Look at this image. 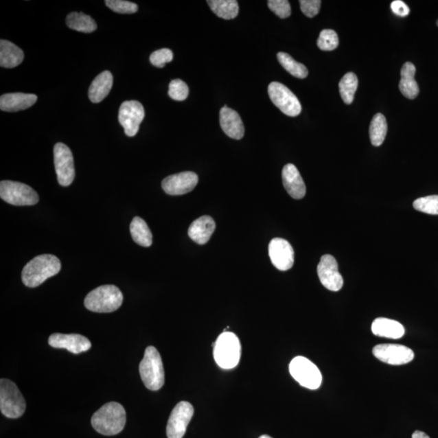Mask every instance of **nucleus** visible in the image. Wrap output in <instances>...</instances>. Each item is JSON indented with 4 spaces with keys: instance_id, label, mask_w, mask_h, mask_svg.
<instances>
[{
    "instance_id": "1",
    "label": "nucleus",
    "mask_w": 438,
    "mask_h": 438,
    "mask_svg": "<svg viewBox=\"0 0 438 438\" xmlns=\"http://www.w3.org/2000/svg\"><path fill=\"white\" fill-rule=\"evenodd\" d=\"M61 270L60 259L51 254L36 257L22 270L21 279L26 287L37 288Z\"/></svg>"
},
{
    "instance_id": "2",
    "label": "nucleus",
    "mask_w": 438,
    "mask_h": 438,
    "mask_svg": "<svg viewBox=\"0 0 438 438\" xmlns=\"http://www.w3.org/2000/svg\"><path fill=\"white\" fill-rule=\"evenodd\" d=\"M91 424L100 435H116L124 430L126 424V412L122 404L111 402L93 415Z\"/></svg>"
},
{
    "instance_id": "3",
    "label": "nucleus",
    "mask_w": 438,
    "mask_h": 438,
    "mask_svg": "<svg viewBox=\"0 0 438 438\" xmlns=\"http://www.w3.org/2000/svg\"><path fill=\"white\" fill-rule=\"evenodd\" d=\"M123 294L114 285L100 286L89 292L84 299V306L95 312H113L118 310L123 303Z\"/></svg>"
},
{
    "instance_id": "4",
    "label": "nucleus",
    "mask_w": 438,
    "mask_h": 438,
    "mask_svg": "<svg viewBox=\"0 0 438 438\" xmlns=\"http://www.w3.org/2000/svg\"><path fill=\"white\" fill-rule=\"evenodd\" d=\"M139 372L143 383L149 390L156 391L163 387L165 373L163 360L154 347L146 348L139 365Z\"/></svg>"
},
{
    "instance_id": "5",
    "label": "nucleus",
    "mask_w": 438,
    "mask_h": 438,
    "mask_svg": "<svg viewBox=\"0 0 438 438\" xmlns=\"http://www.w3.org/2000/svg\"><path fill=\"white\" fill-rule=\"evenodd\" d=\"M214 357L219 367L231 369L236 367L240 358L241 346L238 337L231 332H223L214 343Z\"/></svg>"
},
{
    "instance_id": "6",
    "label": "nucleus",
    "mask_w": 438,
    "mask_h": 438,
    "mask_svg": "<svg viewBox=\"0 0 438 438\" xmlns=\"http://www.w3.org/2000/svg\"><path fill=\"white\" fill-rule=\"evenodd\" d=\"M25 400L16 384L10 380L0 381V410L8 418L16 419L24 414Z\"/></svg>"
},
{
    "instance_id": "7",
    "label": "nucleus",
    "mask_w": 438,
    "mask_h": 438,
    "mask_svg": "<svg viewBox=\"0 0 438 438\" xmlns=\"http://www.w3.org/2000/svg\"><path fill=\"white\" fill-rule=\"evenodd\" d=\"M290 373L299 385L316 390L323 382V376L319 368L303 356H297L289 365Z\"/></svg>"
},
{
    "instance_id": "8",
    "label": "nucleus",
    "mask_w": 438,
    "mask_h": 438,
    "mask_svg": "<svg viewBox=\"0 0 438 438\" xmlns=\"http://www.w3.org/2000/svg\"><path fill=\"white\" fill-rule=\"evenodd\" d=\"M0 196L8 204L24 207L38 203L39 196L32 187L20 182L3 181L0 183Z\"/></svg>"
},
{
    "instance_id": "9",
    "label": "nucleus",
    "mask_w": 438,
    "mask_h": 438,
    "mask_svg": "<svg viewBox=\"0 0 438 438\" xmlns=\"http://www.w3.org/2000/svg\"><path fill=\"white\" fill-rule=\"evenodd\" d=\"M270 100L285 115L296 117L301 114L302 106L301 102L294 93L284 84L272 82L268 88Z\"/></svg>"
},
{
    "instance_id": "10",
    "label": "nucleus",
    "mask_w": 438,
    "mask_h": 438,
    "mask_svg": "<svg viewBox=\"0 0 438 438\" xmlns=\"http://www.w3.org/2000/svg\"><path fill=\"white\" fill-rule=\"evenodd\" d=\"M54 163L59 184L71 185L75 178L74 160L71 150L64 143H57L54 147Z\"/></svg>"
},
{
    "instance_id": "11",
    "label": "nucleus",
    "mask_w": 438,
    "mask_h": 438,
    "mask_svg": "<svg viewBox=\"0 0 438 438\" xmlns=\"http://www.w3.org/2000/svg\"><path fill=\"white\" fill-rule=\"evenodd\" d=\"M194 414L193 405L182 401L172 410L167 426L168 438H183Z\"/></svg>"
},
{
    "instance_id": "12",
    "label": "nucleus",
    "mask_w": 438,
    "mask_h": 438,
    "mask_svg": "<svg viewBox=\"0 0 438 438\" xmlns=\"http://www.w3.org/2000/svg\"><path fill=\"white\" fill-rule=\"evenodd\" d=\"M145 118V110L137 101L124 102L119 107V122L128 137L136 136L140 124Z\"/></svg>"
},
{
    "instance_id": "13",
    "label": "nucleus",
    "mask_w": 438,
    "mask_h": 438,
    "mask_svg": "<svg viewBox=\"0 0 438 438\" xmlns=\"http://www.w3.org/2000/svg\"><path fill=\"white\" fill-rule=\"evenodd\" d=\"M373 354L384 363L391 365H402L409 363L415 354L409 347L399 344H379L373 349Z\"/></svg>"
},
{
    "instance_id": "14",
    "label": "nucleus",
    "mask_w": 438,
    "mask_h": 438,
    "mask_svg": "<svg viewBox=\"0 0 438 438\" xmlns=\"http://www.w3.org/2000/svg\"><path fill=\"white\" fill-rule=\"evenodd\" d=\"M317 275L321 284L332 292H338L343 288V279L338 272L337 261L332 255H324L317 266Z\"/></svg>"
},
{
    "instance_id": "15",
    "label": "nucleus",
    "mask_w": 438,
    "mask_h": 438,
    "mask_svg": "<svg viewBox=\"0 0 438 438\" xmlns=\"http://www.w3.org/2000/svg\"><path fill=\"white\" fill-rule=\"evenodd\" d=\"M269 256L273 265L281 271L292 269L295 260L292 246L288 240L273 239L269 244Z\"/></svg>"
},
{
    "instance_id": "16",
    "label": "nucleus",
    "mask_w": 438,
    "mask_h": 438,
    "mask_svg": "<svg viewBox=\"0 0 438 438\" xmlns=\"http://www.w3.org/2000/svg\"><path fill=\"white\" fill-rule=\"evenodd\" d=\"M198 176L192 172H184L165 178L162 182L165 193L172 196L184 195L195 189Z\"/></svg>"
},
{
    "instance_id": "17",
    "label": "nucleus",
    "mask_w": 438,
    "mask_h": 438,
    "mask_svg": "<svg viewBox=\"0 0 438 438\" xmlns=\"http://www.w3.org/2000/svg\"><path fill=\"white\" fill-rule=\"evenodd\" d=\"M48 343L55 348H62L73 354L87 351L91 349V343L87 337L78 334H53L49 337Z\"/></svg>"
},
{
    "instance_id": "18",
    "label": "nucleus",
    "mask_w": 438,
    "mask_h": 438,
    "mask_svg": "<svg viewBox=\"0 0 438 438\" xmlns=\"http://www.w3.org/2000/svg\"><path fill=\"white\" fill-rule=\"evenodd\" d=\"M283 184L288 194L294 199H302L306 194V187L298 169L293 164H287L281 172Z\"/></svg>"
},
{
    "instance_id": "19",
    "label": "nucleus",
    "mask_w": 438,
    "mask_h": 438,
    "mask_svg": "<svg viewBox=\"0 0 438 438\" xmlns=\"http://www.w3.org/2000/svg\"><path fill=\"white\" fill-rule=\"evenodd\" d=\"M222 131L231 138L240 140L244 135V126L240 116L227 106L222 107L219 115Z\"/></svg>"
},
{
    "instance_id": "20",
    "label": "nucleus",
    "mask_w": 438,
    "mask_h": 438,
    "mask_svg": "<svg viewBox=\"0 0 438 438\" xmlns=\"http://www.w3.org/2000/svg\"><path fill=\"white\" fill-rule=\"evenodd\" d=\"M37 100L38 97L32 93H6L0 97V109L8 113H16L30 108Z\"/></svg>"
},
{
    "instance_id": "21",
    "label": "nucleus",
    "mask_w": 438,
    "mask_h": 438,
    "mask_svg": "<svg viewBox=\"0 0 438 438\" xmlns=\"http://www.w3.org/2000/svg\"><path fill=\"white\" fill-rule=\"evenodd\" d=\"M216 230V222L211 217L205 216L196 219L189 228V235L198 244H205L211 239Z\"/></svg>"
},
{
    "instance_id": "22",
    "label": "nucleus",
    "mask_w": 438,
    "mask_h": 438,
    "mask_svg": "<svg viewBox=\"0 0 438 438\" xmlns=\"http://www.w3.org/2000/svg\"><path fill=\"white\" fill-rule=\"evenodd\" d=\"M113 86V76L109 71L102 73L93 80L89 89V97L93 104H98L109 95Z\"/></svg>"
},
{
    "instance_id": "23",
    "label": "nucleus",
    "mask_w": 438,
    "mask_h": 438,
    "mask_svg": "<svg viewBox=\"0 0 438 438\" xmlns=\"http://www.w3.org/2000/svg\"><path fill=\"white\" fill-rule=\"evenodd\" d=\"M373 334L379 337L399 339L404 336L405 330L399 321L379 317L372 324Z\"/></svg>"
},
{
    "instance_id": "24",
    "label": "nucleus",
    "mask_w": 438,
    "mask_h": 438,
    "mask_svg": "<svg viewBox=\"0 0 438 438\" xmlns=\"http://www.w3.org/2000/svg\"><path fill=\"white\" fill-rule=\"evenodd\" d=\"M415 69L413 62H406L401 69L400 91L408 100H415L419 93V86L415 80Z\"/></svg>"
},
{
    "instance_id": "25",
    "label": "nucleus",
    "mask_w": 438,
    "mask_h": 438,
    "mask_svg": "<svg viewBox=\"0 0 438 438\" xmlns=\"http://www.w3.org/2000/svg\"><path fill=\"white\" fill-rule=\"evenodd\" d=\"M24 57V52L15 44L7 40L0 41V66L2 68H16L21 64Z\"/></svg>"
},
{
    "instance_id": "26",
    "label": "nucleus",
    "mask_w": 438,
    "mask_h": 438,
    "mask_svg": "<svg viewBox=\"0 0 438 438\" xmlns=\"http://www.w3.org/2000/svg\"><path fill=\"white\" fill-rule=\"evenodd\" d=\"M132 240L143 247H150L153 242V235L147 223L140 217L132 219L130 224Z\"/></svg>"
},
{
    "instance_id": "27",
    "label": "nucleus",
    "mask_w": 438,
    "mask_h": 438,
    "mask_svg": "<svg viewBox=\"0 0 438 438\" xmlns=\"http://www.w3.org/2000/svg\"><path fill=\"white\" fill-rule=\"evenodd\" d=\"M209 8L222 19H234L239 14V4L235 0H208Z\"/></svg>"
},
{
    "instance_id": "28",
    "label": "nucleus",
    "mask_w": 438,
    "mask_h": 438,
    "mask_svg": "<svg viewBox=\"0 0 438 438\" xmlns=\"http://www.w3.org/2000/svg\"><path fill=\"white\" fill-rule=\"evenodd\" d=\"M67 25L70 29L82 33H92L97 29L95 20L83 12H71L67 16Z\"/></svg>"
},
{
    "instance_id": "29",
    "label": "nucleus",
    "mask_w": 438,
    "mask_h": 438,
    "mask_svg": "<svg viewBox=\"0 0 438 438\" xmlns=\"http://www.w3.org/2000/svg\"><path fill=\"white\" fill-rule=\"evenodd\" d=\"M387 122L385 116L378 113L373 116L369 127L370 141L374 146L383 144L387 134Z\"/></svg>"
},
{
    "instance_id": "30",
    "label": "nucleus",
    "mask_w": 438,
    "mask_h": 438,
    "mask_svg": "<svg viewBox=\"0 0 438 438\" xmlns=\"http://www.w3.org/2000/svg\"><path fill=\"white\" fill-rule=\"evenodd\" d=\"M339 93L342 100L346 104L350 105L354 100L355 93L358 87V78L353 73H348L343 76L338 84Z\"/></svg>"
},
{
    "instance_id": "31",
    "label": "nucleus",
    "mask_w": 438,
    "mask_h": 438,
    "mask_svg": "<svg viewBox=\"0 0 438 438\" xmlns=\"http://www.w3.org/2000/svg\"><path fill=\"white\" fill-rule=\"evenodd\" d=\"M277 57H278L280 65L283 66L284 69L288 71L290 75H292L293 77L299 79H305L307 78L308 71L306 67L295 60L288 54L279 52L278 55H277Z\"/></svg>"
},
{
    "instance_id": "32",
    "label": "nucleus",
    "mask_w": 438,
    "mask_h": 438,
    "mask_svg": "<svg viewBox=\"0 0 438 438\" xmlns=\"http://www.w3.org/2000/svg\"><path fill=\"white\" fill-rule=\"evenodd\" d=\"M413 207L419 212L438 216V195L418 198L413 203Z\"/></svg>"
},
{
    "instance_id": "33",
    "label": "nucleus",
    "mask_w": 438,
    "mask_h": 438,
    "mask_svg": "<svg viewBox=\"0 0 438 438\" xmlns=\"http://www.w3.org/2000/svg\"><path fill=\"white\" fill-rule=\"evenodd\" d=\"M338 37L335 31L332 30H324L321 31L319 39H317V47L321 51H334L338 47Z\"/></svg>"
},
{
    "instance_id": "34",
    "label": "nucleus",
    "mask_w": 438,
    "mask_h": 438,
    "mask_svg": "<svg viewBox=\"0 0 438 438\" xmlns=\"http://www.w3.org/2000/svg\"><path fill=\"white\" fill-rule=\"evenodd\" d=\"M189 87L180 79L173 80L169 84L168 95L176 101H184L189 96Z\"/></svg>"
},
{
    "instance_id": "35",
    "label": "nucleus",
    "mask_w": 438,
    "mask_h": 438,
    "mask_svg": "<svg viewBox=\"0 0 438 438\" xmlns=\"http://www.w3.org/2000/svg\"><path fill=\"white\" fill-rule=\"evenodd\" d=\"M105 3L111 10L120 14H132L138 10L136 3L124 0H106Z\"/></svg>"
},
{
    "instance_id": "36",
    "label": "nucleus",
    "mask_w": 438,
    "mask_h": 438,
    "mask_svg": "<svg viewBox=\"0 0 438 438\" xmlns=\"http://www.w3.org/2000/svg\"><path fill=\"white\" fill-rule=\"evenodd\" d=\"M173 52L168 48L160 49L151 54L150 60L152 65L162 69L168 62L173 60Z\"/></svg>"
},
{
    "instance_id": "37",
    "label": "nucleus",
    "mask_w": 438,
    "mask_h": 438,
    "mask_svg": "<svg viewBox=\"0 0 438 438\" xmlns=\"http://www.w3.org/2000/svg\"><path fill=\"white\" fill-rule=\"evenodd\" d=\"M268 7L281 19H285L292 14V9L288 0H269Z\"/></svg>"
},
{
    "instance_id": "38",
    "label": "nucleus",
    "mask_w": 438,
    "mask_h": 438,
    "mask_svg": "<svg viewBox=\"0 0 438 438\" xmlns=\"http://www.w3.org/2000/svg\"><path fill=\"white\" fill-rule=\"evenodd\" d=\"M321 1L320 0H301L299 5L303 14L312 18L319 14Z\"/></svg>"
},
{
    "instance_id": "39",
    "label": "nucleus",
    "mask_w": 438,
    "mask_h": 438,
    "mask_svg": "<svg viewBox=\"0 0 438 438\" xmlns=\"http://www.w3.org/2000/svg\"><path fill=\"white\" fill-rule=\"evenodd\" d=\"M391 8L392 12L397 16L405 17L409 15L410 8L404 1H401V0L393 1Z\"/></svg>"
},
{
    "instance_id": "40",
    "label": "nucleus",
    "mask_w": 438,
    "mask_h": 438,
    "mask_svg": "<svg viewBox=\"0 0 438 438\" xmlns=\"http://www.w3.org/2000/svg\"><path fill=\"white\" fill-rule=\"evenodd\" d=\"M413 438H430V436L427 435L426 433L417 430L413 433Z\"/></svg>"
},
{
    "instance_id": "41",
    "label": "nucleus",
    "mask_w": 438,
    "mask_h": 438,
    "mask_svg": "<svg viewBox=\"0 0 438 438\" xmlns=\"http://www.w3.org/2000/svg\"><path fill=\"white\" fill-rule=\"evenodd\" d=\"M259 438H272V437H270V436H268V435H262V436H261V437H259Z\"/></svg>"
},
{
    "instance_id": "42",
    "label": "nucleus",
    "mask_w": 438,
    "mask_h": 438,
    "mask_svg": "<svg viewBox=\"0 0 438 438\" xmlns=\"http://www.w3.org/2000/svg\"><path fill=\"white\" fill-rule=\"evenodd\" d=\"M437 26H438V20H437Z\"/></svg>"
}]
</instances>
